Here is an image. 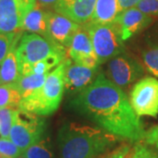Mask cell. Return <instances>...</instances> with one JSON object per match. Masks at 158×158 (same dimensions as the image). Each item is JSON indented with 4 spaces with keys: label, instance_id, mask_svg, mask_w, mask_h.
Wrapping results in <instances>:
<instances>
[{
    "label": "cell",
    "instance_id": "1",
    "mask_svg": "<svg viewBox=\"0 0 158 158\" xmlns=\"http://www.w3.org/2000/svg\"><path fill=\"white\" fill-rule=\"evenodd\" d=\"M69 108L102 129L131 142L142 140L145 130L125 91L103 73L69 101Z\"/></svg>",
    "mask_w": 158,
    "mask_h": 158
},
{
    "label": "cell",
    "instance_id": "32",
    "mask_svg": "<svg viewBox=\"0 0 158 158\" xmlns=\"http://www.w3.org/2000/svg\"><path fill=\"white\" fill-rule=\"evenodd\" d=\"M18 158H26V157H24V156H21L20 157H18Z\"/></svg>",
    "mask_w": 158,
    "mask_h": 158
},
{
    "label": "cell",
    "instance_id": "20",
    "mask_svg": "<svg viewBox=\"0 0 158 158\" xmlns=\"http://www.w3.org/2000/svg\"><path fill=\"white\" fill-rule=\"evenodd\" d=\"M22 156L26 158H54L49 140L48 138L41 139L26 149L23 152Z\"/></svg>",
    "mask_w": 158,
    "mask_h": 158
},
{
    "label": "cell",
    "instance_id": "5",
    "mask_svg": "<svg viewBox=\"0 0 158 158\" xmlns=\"http://www.w3.org/2000/svg\"><path fill=\"white\" fill-rule=\"evenodd\" d=\"M59 51L67 50L56 42L46 39L37 34L31 33L21 35L16 48L20 76L31 75L33 65L35 62L44 60L50 55Z\"/></svg>",
    "mask_w": 158,
    "mask_h": 158
},
{
    "label": "cell",
    "instance_id": "27",
    "mask_svg": "<svg viewBox=\"0 0 158 158\" xmlns=\"http://www.w3.org/2000/svg\"><path fill=\"white\" fill-rule=\"evenodd\" d=\"M143 140L146 144L155 146L158 149V126L153 127L146 132Z\"/></svg>",
    "mask_w": 158,
    "mask_h": 158
},
{
    "label": "cell",
    "instance_id": "4",
    "mask_svg": "<svg viewBox=\"0 0 158 158\" xmlns=\"http://www.w3.org/2000/svg\"><path fill=\"white\" fill-rule=\"evenodd\" d=\"M83 25L90 35L99 65L126 51L117 22L96 24L88 21Z\"/></svg>",
    "mask_w": 158,
    "mask_h": 158
},
{
    "label": "cell",
    "instance_id": "6",
    "mask_svg": "<svg viewBox=\"0 0 158 158\" xmlns=\"http://www.w3.org/2000/svg\"><path fill=\"white\" fill-rule=\"evenodd\" d=\"M46 128L47 123L43 117L18 109L9 139L23 154L26 149L42 139Z\"/></svg>",
    "mask_w": 158,
    "mask_h": 158
},
{
    "label": "cell",
    "instance_id": "19",
    "mask_svg": "<svg viewBox=\"0 0 158 158\" xmlns=\"http://www.w3.org/2000/svg\"><path fill=\"white\" fill-rule=\"evenodd\" d=\"M21 98L22 97L18 90L16 83L0 85V108L19 109Z\"/></svg>",
    "mask_w": 158,
    "mask_h": 158
},
{
    "label": "cell",
    "instance_id": "16",
    "mask_svg": "<svg viewBox=\"0 0 158 158\" xmlns=\"http://www.w3.org/2000/svg\"><path fill=\"white\" fill-rule=\"evenodd\" d=\"M21 37V33L19 34L17 39L15 40L11 48L5 57V59L0 63V81L1 85L13 84L16 83L20 77L17 56H16V48L19 40Z\"/></svg>",
    "mask_w": 158,
    "mask_h": 158
},
{
    "label": "cell",
    "instance_id": "15",
    "mask_svg": "<svg viewBox=\"0 0 158 158\" xmlns=\"http://www.w3.org/2000/svg\"><path fill=\"white\" fill-rule=\"evenodd\" d=\"M22 30L39 34L46 39L50 40L48 35V11H44L37 4L24 18Z\"/></svg>",
    "mask_w": 158,
    "mask_h": 158
},
{
    "label": "cell",
    "instance_id": "12",
    "mask_svg": "<svg viewBox=\"0 0 158 158\" xmlns=\"http://www.w3.org/2000/svg\"><path fill=\"white\" fill-rule=\"evenodd\" d=\"M79 27V24L74 22L69 18L56 11H48L49 39L63 47L67 51Z\"/></svg>",
    "mask_w": 158,
    "mask_h": 158
},
{
    "label": "cell",
    "instance_id": "25",
    "mask_svg": "<svg viewBox=\"0 0 158 158\" xmlns=\"http://www.w3.org/2000/svg\"><path fill=\"white\" fill-rule=\"evenodd\" d=\"M148 16H158V0H141L135 6Z\"/></svg>",
    "mask_w": 158,
    "mask_h": 158
},
{
    "label": "cell",
    "instance_id": "2",
    "mask_svg": "<svg viewBox=\"0 0 158 158\" xmlns=\"http://www.w3.org/2000/svg\"><path fill=\"white\" fill-rule=\"evenodd\" d=\"M118 137L104 129L75 122L66 123L58 131L61 158H98L116 144Z\"/></svg>",
    "mask_w": 158,
    "mask_h": 158
},
{
    "label": "cell",
    "instance_id": "3",
    "mask_svg": "<svg viewBox=\"0 0 158 158\" xmlns=\"http://www.w3.org/2000/svg\"><path fill=\"white\" fill-rule=\"evenodd\" d=\"M70 61V58H66L48 73L42 87L21 98L19 109L40 116H48L55 113L65 91L64 74Z\"/></svg>",
    "mask_w": 158,
    "mask_h": 158
},
{
    "label": "cell",
    "instance_id": "8",
    "mask_svg": "<svg viewBox=\"0 0 158 158\" xmlns=\"http://www.w3.org/2000/svg\"><path fill=\"white\" fill-rule=\"evenodd\" d=\"M144 74V69L134 57L126 52L108 62L107 78L118 87H125L138 80Z\"/></svg>",
    "mask_w": 158,
    "mask_h": 158
},
{
    "label": "cell",
    "instance_id": "21",
    "mask_svg": "<svg viewBox=\"0 0 158 158\" xmlns=\"http://www.w3.org/2000/svg\"><path fill=\"white\" fill-rule=\"evenodd\" d=\"M17 110V108H0V136L2 138L9 139Z\"/></svg>",
    "mask_w": 158,
    "mask_h": 158
},
{
    "label": "cell",
    "instance_id": "31",
    "mask_svg": "<svg viewBox=\"0 0 158 158\" xmlns=\"http://www.w3.org/2000/svg\"><path fill=\"white\" fill-rule=\"evenodd\" d=\"M0 158H5V157H4V156H3L2 155H0Z\"/></svg>",
    "mask_w": 158,
    "mask_h": 158
},
{
    "label": "cell",
    "instance_id": "23",
    "mask_svg": "<svg viewBox=\"0 0 158 158\" xmlns=\"http://www.w3.org/2000/svg\"><path fill=\"white\" fill-rule=\"evenodd\" d=\"M20 33L21 32L7 33V34L0 33V63L7 56L15 40L17 39V37Z\"/></svg>",
    "mask_w": 158,
    "mask_h": 158
},
{
    "label": "cell",
    "instance_id": "22",
    "mask_svg": "<svg viewBox=\"0 0 158 158\" xmlns=\"http://www.w3.org/2000/svg\"><path fill=\"white\" fill-rule=\"evenodd\" d=\"M142 59L148 70L158 77V43H155L144 49Z\"/></svg>",
    "mask_w": 158,
    "mask_h": 158
},
{
    "label": "cell",
    "instance_id": "17",
    "mask_svg": "<svg viewBox=\"0 0 158 158\" xmlns=\"http://www.w3.org/2000/svg\"><path fill=\"white\" fill-rule=\"evenodd\" d=\"M119 14L118 0H97L89 21L96 24L113 23Z\"/></svg>",
    "mask_w": 158,
    "mask_h": 158
},
{
    "label": "cell",
    "instance_id": "26",
    "mask_svg": "<svg viewBox=\"0 0 158 158\" xmlns=\"http://www.w3.org/2000/svg\"><path fill=\"white\" fill-rule=\"evenodd\" d=\"M130 158H157L156 154L143 144H137Z\"/></svg>",
    "mask_w": 158,
    "mask_h": 158
},
{
    "label": "cell",
    "instance_id": "10",
    "mask_svg": "<svg viewBox=\"0 0 158 158\" xmlns=\"http://www.w3.org/2000/svg\"><path fill=\"white\" fill-rule=\"evenodd\" d=\"M69 58L72 62L79 65L85 66L90 69H97L99 67L98 60L92 42L88 32L81 27L74 35L71 45L68 49Z\"/></svg>",
    "mask_w": 158,
    "mask_h": 158
},
{
    "label": "cell",
    "instance_id": "7",
    "mask_svg": "<svg viewBox=\"0 0 158 158\" xmlns=\"http://www.w3.org/2000/svg\"><path fill=\"white\" fill-rule=\"evenodd\" d=\"M130 103L140 116L158 115V80L147 77L139 80L130 92Z\"/></svg>",
    "mask_w": 158,
    "mask_h": 158
},
{
    "label": "cell",
    "instance_id": "13",
    "mask_svg": "<svg viewBox=\"0 0 158 158\" xmlns=\"http://www.w3.org/2000/svg\"><path fill=\"white\" fill-rule=\"evenodd\" d=\"M97 0H59L53 6L56 12L83 25L88 22L94 11Z\"/></svg>",
    "mask_w": 158,
    "mask_h": 158
},
{
    "label": "cell",
    "instance_id": "18",
    "mask_svg": "<svg viewBox=\"0 0 158 158\" xmlns=\"http://www.w3.org/2000/svg\"><path fill=\"white\" fill-rule=\"evenodd\" d=\"M48 74H31L20 76L16 82V85L22 98H26L34 91L42 87L45 83Z\"/></svg>",
    "mask_w": 158,
    "mask_h": 158
},
{
    "label": "cell",
    "instance_id": "29",
    "mask_svg": "<svg viewBox=\"0 0 158 158\" xmlns=\"http://www.w3.org/2000/svg\"><path fill=\"white\" fill-rule=\"evenodd\" d=\"M141 0H118L119 13L127 9L135 7Z\"/></svg>",
    "mask_w": 158,
    "mask_h": 158
},
{
    "label": "cell",
    "instance_id": "24",
    "mask_svg": "<svg viewBox=\"0 0 158 158\" xmlns=\"http://www.w3.org/2000/svg\"><path fill=\"white\" fill-rule=\"evenodd\" d=\"M0 155L5 158H18L22 156V151L10 139L0 138Z\"/></svg>",
    "mask_w": 158,
    "mask_h": 158
},
{
    "label": "cell",
    "instance_id": "14",
    "mask_svg": "<svg viewBox=\"0 0 158 158\" xmlns=\"http://www.w3.org/2000/svg\"><path fill=\"white\" fill-rule=\"evenodd\" d=\"M150 16L143 13L136 7H133L118 14L115 22L118 23L123 41L140 33L151 23Z\"/></svg>",
    "mask_w": 158,
    "mask_h": 158
},
{
    "label": "cell",
    "instance_id": "28",
    "mask_svg": "<svg viewBox=\"0 0 158 158\" xmlns=\"http://www.w3.org/2000/svg\"><path fill=\"white\" fill-rule=\"evenodd\" d=\"M130 148L127 145H122L117 148L112 152L108 153L105 156H102L100 158H126V156L129 154Z\"/></svg>",
    "mask_w": 158,
    "mask_h": 158
},
{
    "label": "cell",
    "instance_id": "30",
    "mask_svg": "<svg viewBox=\"0 0 158 158\" xmlns=\"http://www.w3.org/2000/svg\"><path fill=\"white\" fill-rule=\"evenodd\" d=\"M59 0H36L40 6H54Z\"/></svg>",
    "mask_w": 158,
    "mask_h": 158
},
{
    "label": "cell",
    "instance_id": "33",
    "mask_svg": "<svg viewBox=\"0 0 158 158\" xmlns=\"http://www.w3.org/2000/svg\"><path fill=\"white\" fill-rule=\"evenodd\" d=\"M0 85H1V81H0Z\"/></svg>",
    "mask_w": 158,
    "mask_h": 158
},
{
    "label": "cell",
    "instance_id": "9",
    "mask_svg": "<svg viewBox=\"0 0 158 158\" xmlns=\"http://www.w3.org/2000/svg\"><path fill=\"white\" fill-rule=\"evenodd\" d=\"M36 5V0H0V33L22 30L24 18Z\"/></svg>",
    "mask_w": 158,
    "mask_h": 158
},
{
    "label": "cell",
    "instance_id": "11",
    "mask_svg": "<svg viewBox=\"0 0 158 158\" xmlns=\"http://www.w3.org/2000/svg\"><path fill=\"white\" fill-rule=\"evenodd\" d=\"M98 74V68H88L71 60L64 74V90L69 95L75 96L91 85Z\"/></svg>",
    "mask_w": 158,
    "mask_h": 158
}]
</instances>
